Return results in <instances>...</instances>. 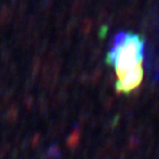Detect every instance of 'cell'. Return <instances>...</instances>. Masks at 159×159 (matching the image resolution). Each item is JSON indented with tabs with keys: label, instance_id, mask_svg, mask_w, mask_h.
Returning <instances> with one entry per match:
<instances>
[{
	"label": "cell",
	"instance_id": "cell-1",
	"mask_svg": "<svg viewBox=\"0 0 159 159\" xmlns=\"http://www.w3.org/2000/svg\"><path fill=\"white\" fill-rule=\"evenodd\" d=\"M145 41L137 34L120 33L116 37L106 61L112 64L117 78L143 67Z\"/></svg>",
	"mask_w": 159,
	"mask_h": 159
},
{
	"label": "cell",
	"instance_id": "cell-2",
	"mask_svg": "<svg viewBox=\"0 0 159 159\" xmlns=\"http://www.w3.org/2000/svg\"><path fill=\"white\" fill-rule=\"evenodd\" d=\"M143 78H144V68H137L130 73H126L125 75L118 78L116 89L119 93H130L142 84Z\"/></svg>",
	"mask_w": 159,
	"mask_h": 159
}]
</instances>
